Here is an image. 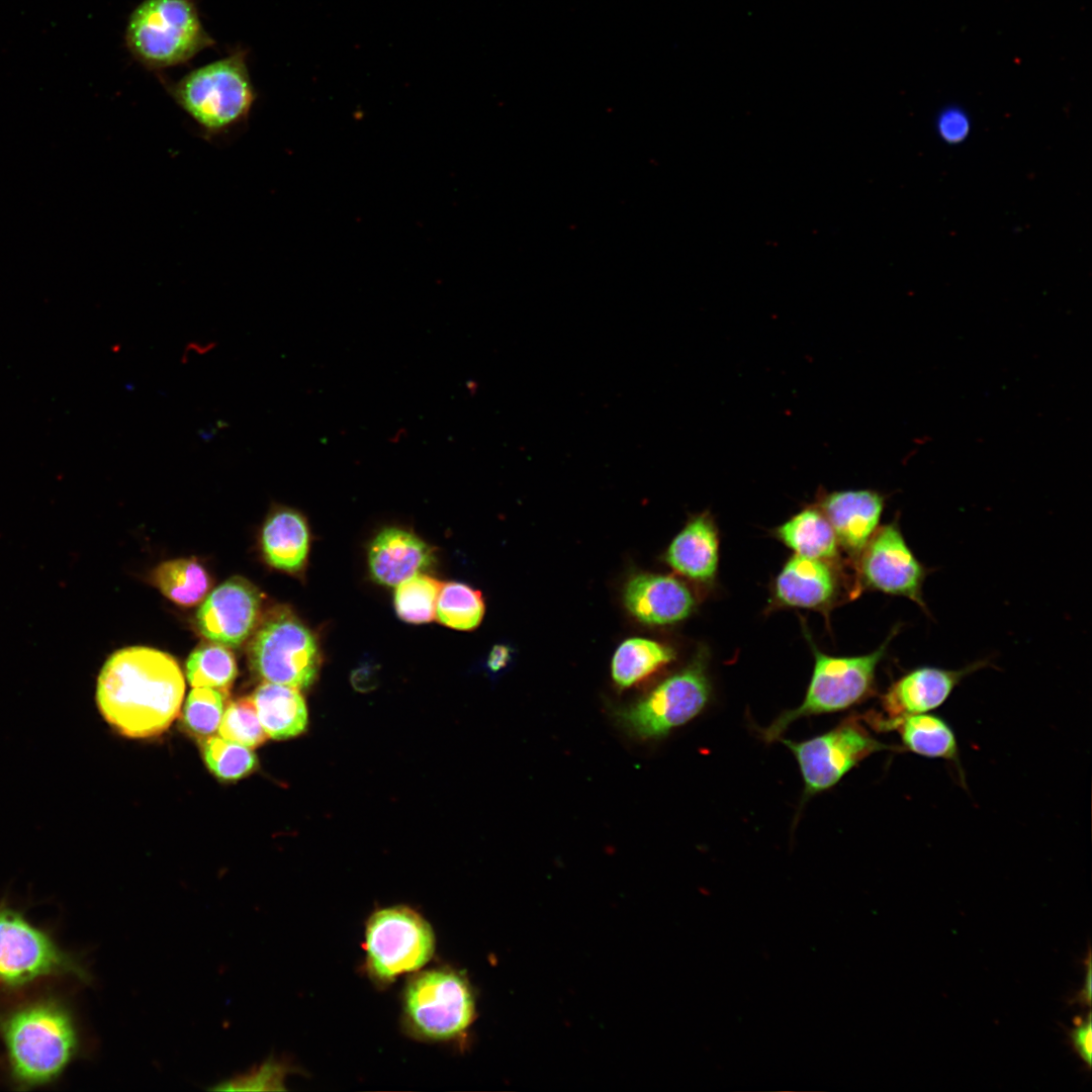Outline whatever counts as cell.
Masks as SVG:
<instances>
[{
	"instance_id": "cell-1",
	"label": "cell",
	"mask_w": 1092,
	"mask_h": 1092,
	"mask_svg": "<svg viewBox=\"0 0 1092 1092\" xmlns=\"http://www.w3.org/2000/svg\"><path fill=\"white\" fill-rule=\"evenodd\" d=\"M185 681L176 660L149 647L114 652L96 689L100 713L120 734L147 738L165 732L180 713Z\"/></svg>"
},
{
	"instance_id": "cell-2",
	"label": "cell",
	"mask_w": 1092,
	"mask_h": 1092,
	"mask_svg": "<svg viewBox=\"0 0 1092 1092\" xmlns=\"http://www.w3.org/2000/svg\"><path fill=\"white\" fill-rule=\"evenodd\" d=\"M163 84L207 139L224 135L246 122L257 98L242 49Z\"/></svg>"
},
{
	"instance_id": "cell-3",
	"label": "cell",
	"mask_w": 1092,
	"mask_h": 1092,
	"mask_svg": "<svg viewBox=\"0 0 1092 1092\" xmlns=\"http://www.w3.org/2000/svg\"><path fill=\"white\" fill-rule=\"evenodd\" d=\"M124 39L132 57L155 71L187 63L215 43L193 0H144L128 18Z\"/></svg>"
},
{
	"instance_id": "cell-4",
	"label": "cell",
	"mask_w": 1092,
	"mask_h": 1092,
	"mask_svg": "<svg viewBox=\"0 0 1092 1092\" xmlns=\"http://www.w3.org/2000/svg\"><path fill=\"white\" fill-rule=\"evenodd\" d=\"M898 631L893 629L875 651L858 656H830L812 646L814 668L803 702L763 729L762 738L771 742L799 718L842 711L866 700L873 693L877 667Z\"/></svg>"
},
{
	"instance_id": "cell-5",
	"label": "cell",
	"mask_w": 1092,
	"mask_h": 1092,
	"mask_svg": "<svg viewBox=\"0 0 1092 1092\" xmlns=\"http://www.w3.org/2000/svg\"><path fill=\"white\" fill-rule=\"evenodd\" d=\"M402 1006L407 1029L427 1040L457 1038L475 1018V999L467 979L445 967L414 975L405 985Z\"/></svg>"
},
{
	"instance_id": "cell-6",
	"label": "cell",
	"mask_w": 1092,
	"mask_h": 1092,
	"mask_svg": "<svg viewBox=\"0 0 1092 1092\" xmlns=\"http://www.w3.org/2000/svg\"><path fill=\"white\" fill-rule=\"evenodd\" d=\"M15 1074L28 1083L46 1082L70 1060L76 1040L68 1014L52 1003L25 1007L4 1024Z\"/></svg>"
},
{
	"instance_id": "cell-7",
	"label": "cell",
	"mask_w": 1092,
	"mask_h": 1092,
	"mask_svg": "<svg viewBox=\"0 0 1092 1092\" xmlns=\"http://www.w3.org/2000/svg\"><path fill=\"white\" fill-rule=\"evenodd\" d=\"M711 697L704 654L671 674L635 704L617 712V719L632 735L657 739L697 717Z\"/></svg>"
},
{
	"instance_id": "cell-8",
	"label": "cell",
	"mask_w": 1092,
	"mask_h": 1092,
	"mask_svg": "<svg viewBox=\"0 0 1092 1092\" xmlns=\"http://www.w3.org/2000/svg\"><path fill=\"white\" fill-rule=\"evenodd\" d=\"M366 969L370 976L389 983L423 968L435 951L429 922L406 906L378 909L365 929Z\"/></svg>"
},
{
	"instance_id": "cell-9",
	"label": "cell",
	"mask_w": 1092,
	"mask_h": 1092,
	"mask_svg": "<svg viewBox=\"0 0 1092 1092\" xmlns=\"http://www.w3.org/2000/svg\"><path fill=\"white\" fill-rule=\"evenodd\" d=\"M252 670L269 682L306 689L318 673L321 658L310 630L287 611L268 617L249 646Z\"/></svg>"
},
{
	"instance_id": "cell-10",
	"label": "cell",
	"mask_w": 1092,
	"mask_h": 1092,
	"mask_svg": "<svg viewBox=\"0 0 1092 1092\" xmlns=\"http://www.w3.org/2000/svg\"><path fill=\"white\" fill-rule=\"evenodd\" d=\"M794 754L805 786L813 795L835 786L844 775L871 754L897 749L873 737L857 717H848L833 729L804 741L782 739Z\"/></svg>"
},
{
	"instance_id": "cell-11",
	"label": "cell",
	"mask_w": 1092,
	"mask_h": 1092,
	"mask_svg": "<svg viewBox=\"0 0 1092 1092\" xmlns=\"http://www.w3.org/2000/svg\"><path fill=\"white\" fill-rule=\"evenodd\" d=\"M859 554L866 586L905 597L926 610L922 587L928 569L914 555L897 522L879 527Z\"/></svg>"
},
{
	"instance_id": "cell-12",
	"label": "cell",
	"mask_w": 1092,
	"mask_h": 1092,
	"mask_svg": "<svg viewBox=\"0 0 1092 1092\" xmlns=\"http://www.w3.org/2000/svg\"><path fill=\"white\" fill-rule=\"evenodd\" d=\"M260 607L259 590L242 577H232L202 603L195 617L196 627L211 642L238 647L255 630Z\"/></svg>"
},
{
	"instance_id": "cell-13",
	"label": "cell",
	"mask_w": 1092,
	"mask_h": 1092,
	"mask_svg": "<svg viewBox=\"0 0 1092 1092\" xmlns=\"http://www.w3.org/2000/svg\"><path fill=\"white\" fill-rule=\"evenodd\" d=\"M67 963L52 940L20 915L0 910V978L21 984L63 970Z\"/></svg>"
},
{
	"instance_id": "cell-14",
	"label": "cell",
	"mask_w": 1092,
	"mask_h": 1092,
	"mask_svg": "<svg viewBox=\"0 0 1092 1092\" xmlns=\"http://www.w3.org/2000/svg\"><path fill=\"white\" fill-rule=\"evenodd\" d=\"M986 663L978 661L961 669L920 666L906 671L891 684L882 697L884 715L871 714L868 723L892 721L927 713L941 706L960 681Z\"/></svg>"
},
{
	"instance_id": "cell-15",
	"label": "cell",
	"mask_w": 1092,
	"mask_h": 1092,
	"mask_svg": "<svg viewBox=\"0 0 1092 1092\" xmlns=\"http://www.w3.org/2000/svg\"><path fill=\"white\" fill-rule=\"evenodd\" d=\"M624 603L640 622L648 625L672 624L687 618L695 608L688 586L670 575L641 573L626 584Z\"/></svg>"
},
{
	"instance_id": "cell-16",
	"label": "cell",
	"mask_w": 1092,
	"mask_h": 1092,
	"mask_svg": "<svg viewBox=\"0 0 1092 1092\" xmlns=\"http://www.w3.org/2000/svg\"><path fill=\"white\" fill-rule=\"evenodd\" d=\"M884 496L870 489L827 493L821 512L829 521L837 542L852 553H860L879 528Z\"/></svg>"
},
{
	"instance_id": "cell-17",
	"label": "cell",
	"mask_w": 1092,
	"mask_h": 1092,
	"mask_svg": "<svg viewBox=\"0 0 1092 1092\" xmlns=\"http://www.w3.org/2000/svg\"><path fill=\"white\" fill-rule=\"evenodd\" d=\"M368 558L373 578L386 585H397L435 562L431 546L398 528L381 531L371 543Z\"/></svg>"
},
{
	"instance_id": "cell-18",
	"label": "cell",
	"mask_w": 1092,
	"mask_h": 1092,
	"mask_svg": "<svg viewBox=\"0 0 1092 1092\" xmlns=\"http://www.w3.org/2000/svg\"><path fill=\"white\" fill-rule=\"evenodd\" d=\"M665 560L686 577L711 581L719 561V539L712 519L704 514L692 519L671 541Z\"/></svg>"
},
{
	"instance_id": "cell-19",
	"label": "cell",
	"mask_w": 1092,
	"mask_h": 1092,
	"mask_svg": "<svg viewBox=\"0 0 1092 1092\" xmlns=\"http://www.w3.org/2000/svg\"><path fill=\"white\" fill-rule=\"evenodd\" d=\"M835 589L833 572L825 561L796 554L786 562L775 583L780 603L805 609L824 607Z\"/></svg>"
},
{
	"instance_id": "cell-20",
	"label": "cell",
	"mask_w": 1092,
	"mask_h": 1092,
	"mask_svg": "<svg viewBox=\"0 0 1092 1092\" xmlns=\"http://www.w3.org/2000/svg\"><path fill=\"white\" fill-rule=\"evenodd\" d=\"M252 698L268 737L284 740L305 731L307 709L298 689L266 681L256 689Z\"/></svg>"
},
{
	"instance_id": "cell-21",
	"label": "cell",
	"mask_w": 1092,
	"mask_h": 1092,
	"mask_svg": "<svg viewBox=\"0 0 1092 1092\" xmlns=\"http://www.w3.org/2000/svg\"><path fill=\"white\" fill-rule=\"evenodd\" d=\"M308 530L302 516L290 509L274 512L262 531V548L272 566L298 571L305 563L308 552Z\"/></svg>"
},
{
	"instance_id": "cell-22",
	"label": "cell",
	"mask_w": 1092,
	"mask_h": 1092,
	"mask_svg": "<svg viewBox=\"0 0 1092 1092\" xmlns=\"http://www.w3.org/2000/svg\"><path fill=\"white\" fill-rule=\"evenodd\" d=\"M879 731L896 730L902 743L916 754L944 759H957L958 744L949 725L932 714H915L892 721L870 724Z\"/></svg>"
},
{
	"instance_id": "cell-23",
	"label": "cell",
	"mask_w": 1092,
	"mask_h": 1092,
	"mask_svg": "<svg viewBox=\"0 0 1092 1092\" xmlns=\"http://www.w3.org/2000/svg\"><path fill=\"white\" fill-rule=\"evenodd\" d=\"M777 535L799 556L825 561L837 553V538L821 510H803L781 525Z\"/></svg>"
},
{
	"instance_id": "cell-24",
	"label": "cell",
	"mask_w": 1092,
	"mask_h": 1092,
	"mask_svg": "<svg viewBox=\"0 0 1092 1092\" xmlns=\"http://www.w3.org/2000/svg\"><path fill=\"white\" fill-rule=\"evenodd\" d=\"M675 657L672 648L646 638L625 640L611 664L612 678L620 689L630 688L648 677Z\"/></svg>"
},
{
	"instance_id": "cell-25",
	"label": "cell",
	"mask_w": 1092,
	"mask_h": 1092,
	"mask_svg": "<svg viewBox=\"0 0 1092 1092\" xmlns=\"http://www.w3.org/2000/svg\"><path fill=\"white\" fill-rule=\"evenodd\" d=\"M153 580L163 595L185 607L199 603L211 584L208 573L195 559L166 561L155 569Z\"/></svg>"
},
{
	"instance_id": "cell-26",
	"label": "cell",
	"mask_w": 1092,
	"mask_h": 1092,
	"mask_svg": "<svg viewBox=\"0 0 1092 1092\" xmlns=\"http://www.w3.org/2000/svg\"><path fill=\"white\" fill-rule=\"evenodd\" d=\"M236 675L237 664L233 653L218 643L197 647L186 661V676L193 688L228 691Z\"/></svg>"
},
{
	"instance_id": "cell-27",
	"label": "cell",
	"mask_w": 1092,
	"mask_h": 1092,
	"mask_svg": "<svg viewBox=\"0 0 1092 1092\" xmlns=\"http://www.w3.org/2000/svg\"><path fill=\"white\" fill-rule=\"evenodd\" d=\"M484 615V602L479 590L459 583L442 584L437 606L438 620L453 629L472 630Z\"/></svg>"
},
{
	"instance_id": "cell-28",
	"label": "cell",
	"mask_w": 1092,
	"mask_h": 1092,
	"mask_svg": "<svg viewBox=\"0 0 1092 1092\" xmlns=\"http://www.w3.org/2000/svg\"><path fill=\"white\" fill-rule=\"evenodd\" d=\"M441 586L436 578L421 573L398 583L394 595L398 617L416 624L433 621Z\"/></svg>"
},
{
	"instance_id": "cell-29",
	"label": "cell",
	"mask_w": 1092,
	"mask_h": 1092,
	"mask_svg": "<svg viewBox=\"0 0 1092 1092\" xmlns=\"http://www.w3.org/2000/svg\"><path fill=\"white\" fill-rule=\"evenodd\" d=\"M201 750L209 770L218 779L234 781L250 775L258 764L250 748L209 735L201 739Z\"/></svg>"
},
{
	"instance_id": "cell-30",
	"label": "cell",
	"mask_w": 1092,
	"mask_h": 1092,
	"mask_svg": "<svg viewBox=\"0 0 1092 1092\" xmlns=\"http://www.w3.org/2000/svg\"><path fill=\"white\" fill-rule=\"evenodd\" d=\"M229 693L213 688H194L189 693L183 710L185 727L196 736L213 734L221 721Z\"/></svg>"
},
{
	"instance_id": "cell-31",
	"label": "cell",
	"mask_w": 1092,
	"mask_h": 1092,
	"mask_svg": "<svg viewBox=\"0 0 1092 1092\" xmlns=\"http://www.w3.org/2000/svg\"><path fill=\"white\" fill-rule=\"evenodd\" d=\"M218 732L224 739L250 749L260 746L268 738L252 697L239 698L226 705Z\"/></svg>"
},
{
	"instance_id": "cell-32",
	"label": "cell",
	"mask_w": 1092,
	"mask_h": 1092,
	"mask_svg": "<svg viewBox=\"0 0 1092 1092\" xmlns=\"http://www.w3.org/2000/svg\"><path fill=\"white\" fill-rule=\"evenodd\" d=\"M288 1067L276 1059H268L248 1073L225 1080L212 1090L262 1091L282 1090Z\"/></svg>"
},
{
	"instance_id": "cell-33",
	"label": "cell",
	"mask_w": 1092,
	"mask_h": 1092,
	"mask_svg": "<svg viewBox=\"0 0 1092 1092\" xmlns=\"http://www.w3.org/2000/svg\"><path fill=\"white\" fill-rule=\"evenodd\" d=\"M1091 1012L1086 1016L1076 1017L1074 1025L1067 1030L1068 1041L1075 1054L1090 1070L1092 1062V1025Z\"/></svg>"
},
{
	"instance_id": "cell-34",
	"label": "cell",
	"mask_w": 1092,
	"mask_h": 1092,
	"mask_svg": "<svg viewBox=\"0 0 1092 1092\" xmlns=\"http://www.w3.org/2000/svg\"><path fill=\"white\" fill-rule=\"evenodd\" d=\"M939 135L947 143L962 142L969 133L970 121L967 114L958 107L945 108L938 116Z\"/></svg>"
},
{
	"instance_id": "cell-35",
	"label": "cell",
	"mask_w": 1092,
	"mask_h": 1092,
	"mask_svg": "<svg viewBox=\"0 0 1092 1092\" xmlns=\"http://www.w3.org/2000/svg\"><path fill=\"white\" fill-rule=\"evenodd\" d=\"M512 650L509 646L499 644L494 645L489 652L487 658V667L492 672H497L505 668L511 661Z\"/></svg>"
},
{
	"instance_id": "cell-36",
	"label": "cell",
	"mask_w": 1092,
	"mask_h": 1092,
	"mask_svg": "<svg viewBox=\"0 0 1092 1092\" xmlns=\"http://www.w3.org/2000/svg\"><path fill=\"white\" fill-rule=\"evenodd\" d=\"M1086 974L1082 989L1070 1000V1004H1078L1082 1007L1091 1006V952L1088 950V957L1085 962Z\"/></svg>"
},
{
	"instance_id": "cell-37",
	"label": "cell",
	"mask_w": 1092,
	"mask_h": 1092,
	"mask_svg": "<svg viewBox=\"0 0 1092 1092\" xmlns=\"http://www.w3.org/2000/svg\"><path fill=\"white\" fill-rule=\"evenodd\" d=\"M351 680L356 690L366 692L372 689L375 678L371 669L361 667L353 672Z\"/></svg>"
}]
</instances>
